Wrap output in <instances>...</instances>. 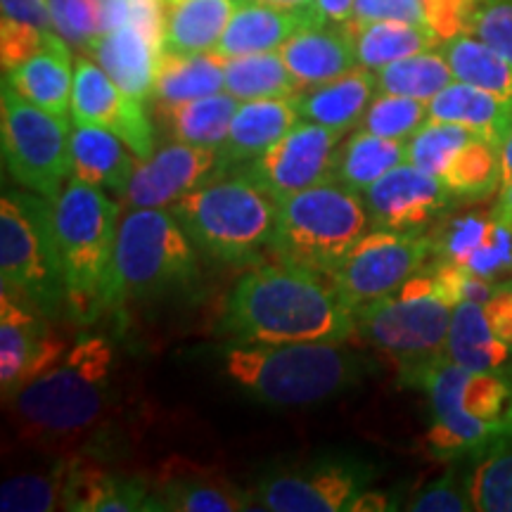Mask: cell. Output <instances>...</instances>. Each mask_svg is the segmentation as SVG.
Listing matches in <instances>:
<instances>
[{"instance_id":"6da1fadb","label":"cell","mask_w":512,"mask_h":512,"mask_svg":"<svg viewBox=\"0 0 512 512\" xmlns=\"http://www.w3.org/2000/svg\"><path fill=\"white\" fill-rule=\"evenodd\" d=\"M219 330L238 344L347 342L356 316L332 278L278 261L242 275L228 294Z\"/></svg>"},{"instance_id":"7a4b0ae2","label":"cell","mask_w":512,"mask_h":512,"mask_svg":"<svg viewBox=\"0 0 512 512\" xmlns=\"http://www.w3.org/2000/svg\"><path fill=\"white\" fill-rule=\"evenodd\" d=\"M221 373L268 408L316 406L363 382L368 361L344 342L238 344L221 349Z\"/></svg>"},{"instance_id":"3957f363","label":"cell","mask_w":512,"mask_h":512,"mask_svg":"<svg viewBox=\"0 0 512 512\" xmlns=\"http://www.w3.org/2000/svg\"><path fill=\"white\" fill-rule=\"evenodd\" d=\"M112 377L110 339L81 337L48 373L10 399L19 434L38 444H62L86 434L110 408Z\"/></svg>"},{"instance_id":"277c9868","label":"cell","mask_w":512,"mask_h":512,"mask_svg":"<svg viewBox=\"0 0 512 512\" xmlns=\"http://www.w3.org/2000/svg\"><path fill=\"white\" fill-rule=\"evenodd\" d=\"M119 214L121 204L110 200L95 185L76 178L64 185L60 197L50 204L67 309L81 323H93L105 316L121 223Z\"/></svg>"},{"instance_id":"5b68a950","label":"cell","mask_w":512,"mask_h":512,"mask_svg":"<svg viewBox=\"0 0 512 512\" xmlns=\"http://www.w3.org/2000/svg\"><path fill=\"white\" fill-rule=\"evenodd\" d=\"M406 382L430 399L432 425L425 439L441 456L475 451L512 422V377L505 373L467 370L441 356L413 368Z\"/></svg>"},{"instance_id":"8992f818","label":"cell","mask_w":512,"mask_h":512,"mask_svg":"<svg viewBox=\"0 0 512 512\" xmlns=\"http://www.w3.org/2000/svg\"><path fill=\"white\" fill-rule=\"evenodd\" d=\"M166 209L197 252L221 264H242L271 247L278 219V202L242 174L211 178Z\"/></svg>"},{"instance_id":"52a82bcc","label":"cell","mask_w":512,"mask_h":512,"mask_svg":"<svg viewBox=\"0 0 512 512\" xmlns=\"http://www.w3.org/2000/svg\"><path fill=\"white\" fill-rule=\"evenodd\" d=\"M197 275V247L169 209L128 211L119 223L105 313L188 290Z\"/></svg>"},{"instance_id":"ba28073f","label":"cell","mask_w":512,"mask_h":512,"mask_svg":"<svg viewBox=\"0 0 512 512\" xmlns=\"http://www.w3.org/2000/svg\"><path fill=\"white\" fill-rule=\"evenodd\" d=\"M368 228L363 197L330 178L278 204L271 249L283 264L332 278Z\"/></svg>"},{"instance_id":"9c48e42d","label":"cell","mask_w":512,"mask_h":512,"mask_svg":"<svg viewBox=\"0 0 512 512\" xmlns=\"http://www.w3.org/2000/svg\"><path fill=\"white\" fill-rule=\"evenodd\" d=\"M53 200L29 192H3L0 200V280L3 290L27 299L38 311L67 306V290L57 266Z\"/></svg>"},{"instance_id":"30bf717a","label":"cell","mask_w":512,"mask_h":512,"mask_svg":"<svg viewBox=\"0 0 512 512\" xmlns=\"http://www.w3.org/2000/svg\"><path fill=\"white\" fill-rule=\"evenodd\" d=\"M453 309L432 271H418L396 292L356 309V332L370 347L399 358L403 368H413L444 356Z\"/></svg>"},{"instance_id":"8fae6325","label":"cell","mask_w":512,"mask_h":512,"mask_svg":"<svg viewBox=\"0 0 512 512\" xmlns=\"http://www.w3.org/2000/svg\"><path fill=\"white\" fill-rule=\"evenodd\" d=\"M3 164L12 181L36 195L57 200L72 176V131L67 119L24 100L3 81L0 102Z\"/></svg>"},{"instance_id":"7c38bea8","label":"cell","mask_w":512,"mask_h":512,"mask_svg":"<svg viewBox=\"0 0 512 512\" xmlns=\"http://www.w3.org/2000/svg\"><path fill=\"white\" fill-rule=\"evenodd\" d=\"M373 465L356 456H323L294 467H275L256 482L254 510L271 512H339L370 489Z\"/></svg>"},{"instance_id":"4fadbf2b","label":"cell","mask_w":512,"mask_h":512,"mask_svg":"<svg viewBox=\"0 0 512 512\" xmlns=\"http://www.w3.org/2000/svg\"><path fill=\"white\" fill-rule=\"evenodd\" d=\"M432 254V238L422 230L373 228L332 275L337 292L351 311L399 290L411 275L425 266Z\"/></svg>"},{"instance_id":"5bb4252c","label":"cell","mask_w":512,"mask_h":512,"mask_svg":"<svg viewBox=\"0 0 512 512\" xmlns=\"http://www.w3.org/2000/svg\"><path fill=\"white\" fill-rule=\"evenodd\" d=\"M344 133L347 131L302 119L278 143L268 147L264 155L240 166L233 174L249 178L280 204L297 192L330 181L335 152Z\"/></svg>"},{"instance_id":"9a60e30c","label":"cell","mask_w":512,"mask_h":512,"mask_svg":"<svg viewBox=\"0 0 512 512\" xmlns=\"http://www.w3.org/2000/svg\"><path fill=\"white\" fill-rule=\"evenodd\" d=\"M69 351V342L48 316L8 290L0 294V389L3 401L48 373Z\"/></svg>"},{"instance_id":"2e32d148","label":"cell","mask_w":512,"mask_h":512,"mask_svg":"<svg viewBox=\"0 0 512 512\" xmlns=\"http://www.w3.org/2000/svg\"><path fill=\"white\" fill-rule=\"evenodd\" d=\"M145 102L133 100L110 74L86 57L74 67L72 119L81 126H100L124 140L138 159L155 155V128L145 114Z\"/></svg>"},{"instance_id":"e0dca14e","label":"cell","mask_w":512,"mask_h":512,"mask_svg":"<svg viewBox=\"0 0 512 512\" xmlns=\"http://www.w3.org/2000/svg\"><path fill=\"white\" fill-rule=\"evenodd\" d=\"M216 176H221L219 150L174 140L150 159H138L121 209H166Z\"/></svg>"},{"instance_id":"ac0fdd59","label":"cell","mask_w":512,"mask_h":512,"mask_svg":"<svg viewBox=\"0 0 512 512\" xmlns=\"http://www.w3.org/2000/svg\"><path fill=\"white\" fill-rule=\"evenodd\" d=\"M456 197L418 166L406 162L384 174L363 192L370 223L382 230H422L451 207Z\"/></svg>"},{"instance_id":"d6986e66","label":"cell","mask_w":512,"mask_h":512,"mask_svg":"<svg viewBox=\"0 0 512 512\" xmlns=\"http://www.w3.org/2000/svg\"><path fill=\"white\" fill-rule=\"evenodd\" d=\"M157 510L164 512H242L254 510L252 494L233 484L216 467L188 458H169L152 477Z\"/></svg>"},{"instance_id":"ffe728a7","label":"cell","mask_w":512,"mask_h":512,"mask_svg":"<svg viewBox=\"0 0 512 512\" xmlns=\"http://www.w3.org/2000/svg\"><path fill=\"white\" fill-rule=\"evenodd\" d=\"M297 98V95H294ZM294 98L245 100L230 121L226 143L219 147L221 176L233 174L240 166L264 155L287 131L302 121Z\"/></svg>"},{"instance_id":"44dd1931","label":"cell","mask_w":512,"mask_h":512,"mask_svg":"<svg viewBox=\"0 0 512 512\" xmlns=\"http://www.w3.org/2000/svg\"><path fill=\"white\" fill-rule=\"evenodd\" d=\"M62 510L74 512H140L157 510L152 479L112 475L83 458H69Z\"/></svg>"},{"instance_id":"7402d4cb","label":"cell","mask_w":512,"mask_h":512,"mask_svg":"<svg viewBox=\"0 0 512 512\" xmlns=\"http://www.w3.org/2000/svg\"><path fill=\"white\" fill-rule=\"evenodd\" d=\"M318 22L316 17L302 15L259 0H235L233 17L223 31L219 46L214 48L221 57H238L252 53H271L280 50L294 34Z\"/></svg>"},{"instance_id":"603a6c76","label":"cell","mask_w":512,"mask_h":512,"mask_svg":"<svg viewBox=\"0 0 512 512\" xmlns=\"http://www.w3.org/2000/svg\"><path fill=\"white\" fill-rule=\"evenodd\" d=\"M278 53L299 83V91L339 79L358 67L354 43L344 24L306 27L294 34Z\"/></svg>"},{"instance_id":"cb8c5ba5","label":"cell","mask_w":512,"mask_h":512,"mask_svg":"<svg viewBox=\"0 0 512 512\" xmlns=\"http://www.w3.org/2000/svg\"><path fill=\"white\" fill-rule=\"evenodd\" d=\"M3 81L41 110L53 112L62 119L72 114V53H69V43L57 31L50 34L46 46L36 55L5 72Z\"/></svg>"},{"instance_id":"d4e9b609","label":"cell","mask_w":512,"mask_h":512,"mask_svg":"<svg viewBox=\"0 0 512 512\" xmlns=\"http://www.w3.org/2000/svg\"><path fill=\"white\" fill-rule=\"evenodd\" d=\"M91 53L110 79L133 100L145 102L155 95L157 67L164 53L136 24L128 22L112 34L100 36Z\"/></svg>"},{"instance_id":"484cf974","label":"cell","mask_w":512,"mask_h":512,"mask_svg":"<svg viewBox=\"0 0 512 512\" xmlns=\"http://www.w3.org/2000/svg\"><path fill=\"white\" fill-rule=\"evenodd\" d=\"M131 147L124 140L100 126L72 128V178L95 188L112 192L119 200L136 174L138 157H131Z\"/></svg>"},{"instance_id":"4316f807","label":"cell","mask_w":512,"mask_h":512,"mask_svg":"<svg viewBox=\"0 0 512 512\" xmlns=\"http://www.w3.org/2000/svg\"><path fill=\"white\" fill-rule=\"evenodd\" d=\"M375 91V76L370 74V69L358 67L339 76V79L302 91L294 102H297L299 117L304 121L337 128V131H349V128L361 124Z\"/></svg>"},{"instance_id":"83f0119b","label":"cell","mask_w":512,"mask_h":512,"mask_svg":"<svg viewBox=\"0 0 512 512\" xmlns=\"http://www.w3.org/2000/svg\"><path fill=\"white\" fill-rule=\"evenodd\" d=\"M427 107H430L432 121L470 128L498 150L512 131V105L463 81L448 83L444 91L427 102Z\"/></svg>"},{"instance_id":"f1b7e54d","label":"cell","mask_w":512,"mask_h":512,"mask_svg":"<svg viewBox=\"0 0 512 512\" xmlns=\"http://www.w3.org/2000/svg\"><path fill=\"white\" fill-rule=\"evenodd\" d=\"M444 356L479 373L510 375L512 368V347L491 330L484 304L477 302H460L453 309Z\"/></svg>"},{"instance_id":"f546056e","label":"cell","mask_w":512,"mask_h":512,"mask_svg":"<svg viewBox=\"0 0 512 512\" xmlns=\"http://www.w3.org/2000/svg\"><path fill=\"white\" fill-rule=\"evenodd\" d=\"M238 105V98L221 91L197 100L155 102V114L166 136L176 143L219 150L226 143L230 121Z\"/></svg>"},{"instance_id":"4dcf8cb0","label":"cell","mask_w":512,"mask_h":512,"mask_svg":"<svg viewBox=\"0 0 512 512\" xmlns=\"http://www.w3.org/2000/svg\"><path fill=\"white\" fill-rule=\"evenodd\" d=\"M233 10L235 0H164V53H211Z\"/></svg>"},{"instance_id":"1f68e13d","label":"cell","mask_w":512,"mask_h":512,"mask_svg":"<svg viewBox=\"0 0 512 512\" xmlns=\"http://www.w3.org/2000/svg\"><path fill=\"white\" fill-rule=\"evenodd\" d=\"M344 29L354 43L358 67H366L370 72H380L387 64L425 53L441 43L427 24L363 22L354 17L344 24Z\"/></svg>"},{"instance_id":"d6a6232c","label":"cell","mask_w":512,"mask_h":512,"mask_svg":"<svg viewBox=\"0 0 512 512\" xmlns=\"http://www.w3.org/2000/svg\"><path fill=\"white\" fill-rule=\"evenodd\" d=\"M406 162L408 140L382 138L361 128L344 143H339L330 178L349 190L366 192L384 174Z\"/></svg>"},{"instance_id":"836d02e7","label":"cell","mask_w":512,"mask_h":512,"mask_svg":"<svg viewBox=\"0 0 512 512\" xmlns=\"http://www.w3.org/2000/svg\"><path fill=\"white\" fill-rule=\"evenodd\" d=\"M465 479L472 508L479 512H512V422L470 453Z\"/></svg>"},{"instance_id":"e575fe53","label":"cell","mask_w":512,"mask_h":512,"mask_svg":"<svg viewBox=\"0 0 512 512\" xmlns=\"http://www.w3.org/2000/svg\"><path fill=\"white\" fill-rule=\"evenodd\" d=\"M223 60L226 57L216 55L214 50L197 55L164 53L157 67L152 98L155 102H185L221 93L226 86Z\"/></svg>"},{"instance_id":"d590c367","label":"cell","mask_w":512,"mask_h":512,"mask_svg":"<svg viewBox=\"0 0 512 512\" xmlns=\"http://www.w3.org/2000/svg\"><path fill=\"white\" fill-rule=\"evenodd\" d=\"M441 53L451 64L456 81L470 83L512 105V64L486 46L475 34H460L441 41Z\"/></svg>"},{"instance_id":"8d00e7d4","label":"cell","mask_w":512,"mask_h":512,"mask_svg":"<svg viewBox=\"0 0 512 512\" xmlns=\"http://www.w3.org/2000/svg\"><path fill=\"white\" fill-rule=\"evenodd\" d=\"M223 74H226V86L223 91L245 100H264V98H294L299 95V83L287 69L278 50L271 53H252L226 57L223 60Z\"/></svg>"},{"instance_id":"74e56055","label":"cell","mask_w":512,"mask_h":512,"mask_svg":"<svg viewBox=\"0 0 512 512\" xmlns=\"http://www.w3.org/2000/svg\"><path fill=\"white\" fill-rule=\"evenodd\" d=\"M375 81L380 93L430 102L448 83L456 81V76L441 50H425V53L403 57L399 62L382 67L375 74Z\"/></svg>"},{"instance_id":"f35d334b","label":"cell","mask_w":512,"mask_h":512,"mask_svg":"<svg viewBox=\"0 0 512 512\" xmlns=\"http://www.w3.org/2000/svg\"><path fill=\"white\" fill-rule=\"evenodd\" d=\"M441 183L456 200H479L501 185V150L475 136L460 147L446 166Z\"/></svg>"},{"instance_id":"ab89813d","label":"cell","mask_w":512,"mask_h":512,"mask_svg":"<svg viewBox=\"0 0 512 512\" xmlns=\"http://www.w3.org/2000/svg\"><path fill=\"white\" fill-rule=\"evenodd\" d=\"M69 460L53 465L48 472H24L5 479L0 486L3 512H50L62 508L67 489Z\"/></svg>"},{"instance_id":"60d3db41","label":"cell","mask_w":512,"mask_h":512,"mask_svg":"<svg viewBox=\"0 0 512 512\" xmlns=\"http://www.w3.org/2000/svg\"><path fill=\"white\" fill-rule=\"evenodd\" d=\"M427 119H430L427 102L406 95L380 93L370 102L358 126L382 138L411 140L427 124Z\"/></svg>"},{"instance_id":"b9f144b4","label":"cell","mask_w":512,"mask_h":512,"mask_svg":"<svg viewBox=\"0 0 512 512\" xmlns=\"http://www.w3.org/2000/svg\"><path fill=\"white\" fill-rule=\"evenodd\" d=\"M475 136L477 133H472L465 126L427 119V124L408 140V162L427 171V174L441 178L460 147Z\"/></svg>"},{"instance_id":"7bdbcfd3","label":"cell","mask_w":512,"mask_h":512,"mask_svg":"<svg viewBox=\"0 0 512 512\" xmlns=\"http://www.w3.org/2000/svg\"><path fill=\"white\" fill-rule=\"evenodd\" d=\"M491 228H494V216L470 214L448 221L437 238H432V254H437L439 261H453L463 266L470 254L489 238Z\"/></svg>"},{"instance_id":"ee69618b","label":"cell","mask_w":512,"mask_h":512,"mask_svg":"<svg viewBox=\"0 0 512 512\" xmlns=\"http://www.w3.org/2000/svg\"><path fill=\"white\" fill-rule=\"evenodd\" d=\"M53 29L69 46L93 50L98 41V15L93 0H48Z\"/></svg>"},{"instance_id":"f6af8a7d","label":"cell","mask_w":512,"mask_h":512,"mask_svg":"<svg viewBox=\"0 0 512 512\" xmlns=\"http://www.w3.org/2000/svg\"><path fill=\"white\" fill-rule=\"evenodd\" d=\"M470 34L482 38L512 64V0H479Z\"/></svg>"},{"instance_id":"bcb514c9","label":"cell","mask_w":512,"mask_h":512,"mask_svg":"<svg viewBox=\"0 0 512 512\" xmlns=\"http://www.w3.org/2000/svg\"><path fill=\"white\" fill-rule=\"evenodd\" d=\"M413 512H463L475 510L472 508L470 489H467V479L458 477L456 470H448L446 475L434 479L418 491L406 505Z\"/></svg>"},{"instance_id":"7dc6e473","label":"cell","mask_w":512,"mask_h":512,"mask_svg":"<svg viewBox=\"0 0 512 512\" xmlns=\"http://www.w3.org/2000/svg\"><path fill=\"white\" fill-rule=\"evenodd\" d=\"M463 266L479 278L494 280V283L505 273L512 275V228L494 221L489 238L470 254Z\"/></svg>"},{"instance_id":"c3c4849f","label":"cell","mask_w":512,"mask_h":512,"mask_svg":"<svg viewBox=\"0 0 512 512\" xmlns=\"http://www.w3.org/2000/svg\"><path fill=\"white\" fill-rule=\"evenodd\" d=\"M479 0H422V10L430 29L441 41L470 34V22Z\"/></svg>"},{"instance_id":"681fc988","label":"cell","mask_w":512,"mask_h":512,"mask_svg":"<svg viewBox=\"0 0 512 512\" xmlns=\"http://www.w3.org/2000/svg\"><path fill=\"white\" fill-rule=\"evenodd\" d=\"M354 17L363 19V22L427 24L422 0H356Z\"/></svg>"},{"instance_id":"f907efd6","label":"cell","mask_w":512,"mask_h":512,"mask_svg":"<svg viewBox=\"0 0 512 512\" xmlns=\"http://www.w3.org/2000/svg\"><path fill=\"white\" fill-rule=\"evenodd\" d=\"M0 5H3V24L38 31H55L48 0H0Z\"/></svg>"},{"instance_id":"816d5d0a","label":"cell","mask_w":512,"mask_h":512,"mask_svg":"<svg viewBox=\"0 0 512 512\" xmlns=\"http://www.w3.org/2000/svg\"><path fill=\"white\" fill-rule=\"evenodd\" d=\"M484 311L491 330L512 347V285H498L494 297L484 304Z\"/></svg>"},{"instance_id":"f5cc1de1","label":"cell","mask_w":512,"mask_h":512,"mask_svg":"<svg viewBox=\"0 0 512 512\" xmlns=\"http://www.w3.org/2000/svg\"><path fill=\"white\" fill-rule=\"evenodd\" d=\"M98 15V34H112L131 22L133 0H93Z\"/></svg>"},{"instance_id":"db71d44e","label":"cell","mask_w":512,"mask_h":512,"mask_svg":"<svg viewBox=\"0 0 512 512\" xmlns=\"http://www.w3.org/2000/svg\"><path fill=\"white\" fill-rule=\"evenodd\" d=\"M356 0H316L318 15L328 24H347L354 19Z\"/></svg>"},{"instance_id":"11a10c76","label":"cell","mask_w":512,"mask_h":512,"mask_svg":"<svg viewBox=\"0 0 512 512\" xmlns=\"http://www.w3.org/2000/svg\"><path fill=\"white\" fill-rule=\"evenodd\" d=\"M394 508L396 505L387 494H377V491H370V489L361 491V494L347 505L349 512H387Z\"/></svg>"},{"instance_id":"9f6ffc18","label":"cell","mask_w":512,"mask_h":512,"mask_svg":"<svg viewBox=\"0 0 512 512\" xmlns=\"http://www.w3.org/2000/svg\"><path fill=\"white\" fill-rule=\"evenodd\" d=\"M259 3L273 5V8H283V10H292V12H302V15L316 17L318 22H323L318 15V5L316 0H259ZM328 24V22H325Z\"/></svg>"},{"instance_id":"6f0895ef","label":"cell","mask_w":512,"mask_h":512,"mask_svg":"<svg viewBox=\"0 0 512 512\" xmlns=\"http://www.w3.org/2000/svg\"><path fill=\"white\" fill-rule=\"evenodd\" d=\"M491 216H494V221L512 228V183L505 185V188L498 192V202L494 211H491Z\"/></svg>"},{"instance_id":"680465c9","label":"cell","mask_w":512,"mask_h":512,"mask_svg":"<svg viewBox=\"0 0 512 512\" xmlns=\"http://www.w3.org/2000/svg\"><path fill=\"white\" fill-rule=\"evenodd\" d=\"M512 183V131L505 138L501 145V185L498 188H505V185Z\"/></svg>"},{"instance_id":"91938a15","label":"cell","mask_w":512,"mask_h":512,"mask_svg":"<svg viewBox=\"0 0 512 512\" xmlns=\"http://www.w3.org/2000/svg\"><path fill=\"white\" fill-rule=\"evenodd\" d=\"M508 285H512V280H508Z\"/></svg>"},{"instance_id":"94428289","label":"cell","mask_w":512,"mask_h":512,"mask_svg":"<svg viewBox=\"0 0 512 512\" xmlns=\"http://www.w3.org/2000/svg\"><path fill=\"white\" fill-rule=\"evenodd\" d=\"M510 377H512V368H510Z\"/></svg>"}]
</instances>
